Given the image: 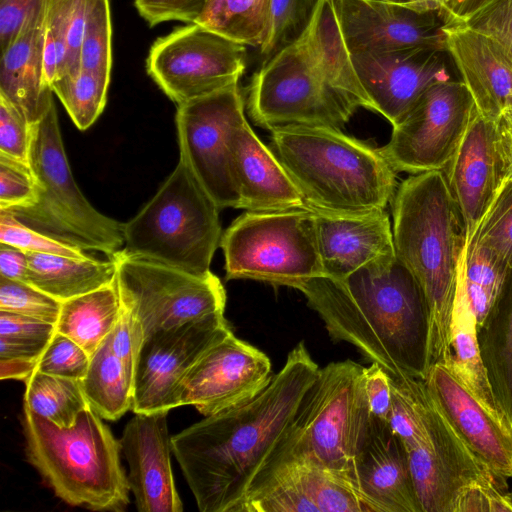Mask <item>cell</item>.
Listing matches in <instances>:
<instances>
[{
	"label": "cell",
	"instance_id": "obj_46",
	"mask_svg": "<svg viewBox=\"0 0 512 512\" xmlns=\"http://www.w3.org/2000/svg\"><path fill=\"white\" fill-rule=\"evenodd\" d=\"M32 125L25 115L0 96V155L29 164Z\"/></svg>",
	"mask_w": 512,
	"mask_h": 512
},
{
	"label": "cell",
	"instance_id": "obj_22",
	"mask_svg": "<svg viewBox=\"0 0 512 512\" xmlns=\"http://www.w3.org/2000/svg\"><path fill=\"white\" fill-rule=\"evenodd\" d=\"M424 383L462 441L497 480L506 484L512 478V430L496 419L444 364L432 365Z\"/></svg>",
	"mask_w": 512,
	"mask_h": 512
},
{
	"label": "cell",
	"instance_id": "obj_20",
	"mask_svg": "<svg viewBox=\"0 0 512 512\" xmlns=\"http://www.w3.org/2000/svg\"><path fill=\"white\" fill-rule=\"evenodd\" d=\"M239 512H372L342 477L303 461L272 470L248 494Z\"/></svg>",
	"mask_w": 512,
	"mask_h": 512
},
{
	"label": "cell",
	"instance_id": "obj_31",
	"mask_svg": "<svg viewBox=\"0 0 512 512\" xmlns=\"http://www.w3.org/2000/svg\"><path fill=\"white\" fill-rule=\"evenodd\" d=\"M477 337L494 396L512 428V269L497 300L477 325Z\"/></svg>",
	"mask_w": 512,
	"mask_h": 512
},
{
	"label": "cell",
	"instance_id": "obj_13",
	"mask_svg": "<svg viewBox=\"0 0 512 512\" xmlns=\"http://www.w3.org/2000/svg\"><path fill=\"white\" fill-rule=\"evenodd\" d=\"M461 80L430 86L379 148L396 172L443 171L477 113Z\"/></svg>",
	"mask_w": 512,
	"mask_h": 512
},
{
	"label": "cell",
	"instance_id": "obj_5",
	"mask_svg": "<svg viewBox=\"0 0 512 512\" xmlns=\"http://www.w3.org/2000/svg\"><path fill=\"white\" fill-rule=\"evenodd\" d=\"M271 149L306 206L330 215L385 210L397 190V172L374 148L341 131L316 125L271 130Z\"/></svg>",
	"mask_w": 512,
	"mask_h": 512
},
{
	"label": "cell",
	"instance_id": "obj_25",
	"mask_svg": "<svg viewBox=\"0 0 512 512\" xmlns=\"http://www.w3.org/2000/svg\"><path fill=\"white\" fill-rule=\"evenodd\" d=\"M445 47L478 113L496 121L512 108V53L463 23L443 26Z\"/></svg>",
	"mask_w": 512,
	"mask_h": 512
},
{
	"label": "cell",
	"instance_id": "obj_57",
	"mask_svg": "<svg viewBox=\"0 0 512 512\" xmlns=\"http://www.w3.org/2000/svg\"><path fill=\"white\" fill-rule=\"evenodd\" d=\"M507 499L510 502V504L512 505V490L507 492Z\"/></svg>",
	"mask_w": 512,
	"mask_h": 512
},
{
	"label": "cell",
	"instance_id": "obj_11",
	"mask_svg": "<svg viewBox=\"0 0 512 512\" xmlns=\"http://www.w3.org/2000/svg\"><path fill=\"white\" fill-rule=\"evenodd\" d=\"M113 258L121 307L139 327L143 340L164 329L224 314L226 292L211 271L197 275L119 252Z\"/></svg>",
	"mask_w": 512,
	"mask_h": 512
},
{
	"label": "cell",
	"instance_id": "obj_27",
	"mask_svg": "<svg viewBox=\"0 0 512 512\" xmlns=\"http://www.w3.org/2000/svg\"><path fill=\"white\" fill-rule=\"evenodd\" d=\"M231 150L240 194L239 209L274 211L307 207L275 153L257 137L247 119L234 128Z\"/></svg>",
	"mask_w": 512,
	"mask_h": 512
},
{
	"label": "cell",
	"instance_id": "obj_6",
	"mask_svg": "<svg viewBox=\"0 0 512 512\" xmlns=\"http://www.w3.org/2000/svg\"><path fill=\"white\" fill-rule=\"evenodd\" d=\"M23 429L29 462L60 499L95 511L126 509L130 485L120 442L91 406L69 428L24 408Z\"/></svg>",
	"mask_w": 512,
	"mask_h": 512
},
{
	"label": "cell",
	"instance_id": "obj_49",
	"mask_svg": "<svg viewBox=\"0 0 512 512\" xmlns=\"http://www.w3.org/2000/svg\"><path fill=\"white\" fill-rule=\"evenodd\" d=\"M505 486L497 482H475L458 497L453 512H512Z\"/></svg>",
	"mask_w": 512,
	"mask_h": 512
},
{
	"label": "cell",
	"instance_id": "obj_26",
	"mask_svg": "<svg viewBox=\"0 0 512 512\" xmlns=\"http://www.w3.org/2000/svg\"><path fill=\"white\" fill-rule=\"evenodd\" d=\"M315 224L328 277L343 280L367 264L395 255L392 222L385 210L354 216L315 212Z\"/></svg>",
	"mask_w": 512,
	"mask_h": 512
},
{
	"label": "cell",
	"instance_id": "obj_15",
	"mask_svg": "<svg viewBox=\"0 0 512 512\" xmlns=\"http://www.w3.org/2000/svg\"><path fill=\"white\" fill-rule=\"evenodd\" d=\"M224 314L164 329L141 344L134 376V413L179 407L181 384L202 354L230 331Z\"/></svg>",
	"mask_w": 512,
	"mask_h": 512
},
{
	"label": "cell",
	"instance_id": "obj_29",
	"mask_svg": "<svg viewBox=\"0 0 512 512\" xmlns=\"http://www.w3.org/2000/svg\"><path fill=\"white\" fill-rule=\"evenodd\" d=\"M444 365L496 419L512 430L485 371L478 344L476 315L458 283L450 326L449 355Z\"/></svg>",
	"mask_w": 512,
	"mask_h": 512
},
{
	"label": "cell",
	"instance_id": "obj_39",
	"mask_svg": "<svg viewBox=\"0 0 512 512\" xmlns=\"http://www.w3.org/2000/svg\"><path fill=\"white\" fill-rule=\"evenodd\" d=\"M466 242L487 248L512 269V177L508 178Z\"/></svg>",
	"mask_w": 512,
	"mask_h": 512
},
{
	"label": "cell",
	"instance_id": "obj_54",
	"mask_svg": "<svg viewBox=\"0 0 512 512\" xmlns=\"http://www.w3.org/2000/svg\"><path fill=\"white\" fill-rule=\"evenodd\" d=\"M484 0H448L445 7L438 13L444 25L462 22Z\"/></svg>",
	"mask_w": 512,
	"mask_h": 512
},
{
	"label": "cell",
	"instance_id": "obj_44",
	"mask_svg": "<svg viewBox=\"0 0 512 512\" xmlns=\"http://www.w3.org/2000/svg\"><path fill=\"white\" fill-rule=\"evenodd\" d=\"M38 196V184L30 165L0 155V209L32 207Z\"/></svg>",
	"mask_w": 512,
	"mask_h": 512
},
{
	"label": "cell",
	"instance_id": "obj_30",
	"mask_svg": "<svg viewBox=\"0 0 512 512\" xmlns=\"http://www.w3.org/2000/svg\"><path fill=\"white\" fill-rule=\"evenodd\" d=\"M26 283L63 302L116 282L114 258L98 260L54 254L27 253Z\"/></svg>",
	"mask_w": 512,
	"mask_h": 512
},
{
	"label": "cell",
	"instance_id": "obj_40",
	"mask_svg": "<svg viewBox=\"0 0 512 512\" xmlns=\"http://www.w3.org/2000/svg\"><path fill=\"white\" fill-rule=\"evenodd\" d=\"M80 67L111 76L112 22L109 0H88Z\"/></svg>",
	"mask_w": 512,
	"mask_h": 512
},
{
	"label": "cell",
	"instance_id": "obj_36",
	"mask_svg": "<svg viewBox=\"0 0 512 512\" xmlns=\"http://www.w3.org/2000/svg\"><path fill=\"white\" fill-rule=\"evenodd\" d=\"M89 402L81 381L36 370L26 382L24 408L61 428L73 426Z\"/></svg>",
	"mask_w": 512,
	"mask_h": 512
},
{
	"label": "cell",
	"instance_id": "obj_16",
	"mask_svg": "<svg viewBox=\"0 0 512 512\" xmlns=\"http://www.w3.org/2000/svg\"><path fill=\"white\" fill-rule=\"evenodd\" d=\"M425 419V438L406 449L422 512H453L462 491L475 482H497L506 487L462 441L428 390Z\"/></svg>",
	"mask_w": 512,
	"mask_h": 512
},
{
	"label": "cell",
	"instance_id": "obj_32",
	"mask_svg": "<svg viewBox=\"0 0 512 512\" xmlns=\"http://www.w3.org/2000/svg\"><path fill=\"white\" fill-rule=\"evenodd\" d=\"M121 315L116 282L62 302L56 331L90 356L113 331Z\"/></svg>",
	"mask_w": 512,
	"mask_h": 512
},
{
	"label": "cell",
	"instance_id": "obj_3",
	"mask_svg": "<svg viewBox=\"0 0 512 512\" xmlns=\"http://www.w3.org/2000/svg\"><path fill=\"white\" fill-rule=\"evenodd\" d=\"M257 126L342 128L358 108L372 111L337 19L333 0H318L303 33L264 61L247 87Z\"/></svg>",
	"mask_w": 512,
	"mask_h": 512
},
{
	"label": "cell",
	"instance_id": "obj_47",
	"mask_svg": "<svg viewBox=\"0 0 512 512\" xmlns=\"http://www.w3.org/2000/svg\"><path fill=\"white\" fill-rule=\"evenodd\" d=\"M460 23L491 36L512 53V0H484Z\"/></svg>",
	"mask_w": 512,
	"mask_h": 512
},
{
	"label": "cell",
	"instance_id": "obj_50",
	"mask_svg": "<svg viewBox=\"0 0 512 512\" xmlns=\"http://www.w3.org/2000/svg\"><path fill=\"white\" fill-rule=\"evenodd\" d=\"M49 0H0V50L17 37L26 21L46 11Z\"/></svg>",
	"mask_w": 512,
	"mask_h": 512
},
{
	"label": "cell",
	"instance_id": "obj_21",
	"mask_svg": "<svg viewBox=\"0 0 512 512\" xmlns=\"http://www.w3.org/2000/svg\"><path fill=\"white\" fill-rule=\"evenodd\" d=\"M443 172L460 211L467 241L510 178L495 122L477 112Z\"/></svg>",
	"mask_w": 512,
	"mask_h": 512
},
{
	"label": "cell",
	"instance_id": "obj_14",
	"mask_svg": "<svg viewBox=\"0 0 512 512\" xmlns=\"http://www.w3.org/2000/svg\"><path fill=\"white\" fill-rule=\"evenodd\" d=\"M246 46L197 23L158 38L146 60L148 75L177 105L238 83Z\"/></svg>",
	"mask_w": 512,
	"mask_h": 512
},
{
	"label": "cell",
	"instance_id": "obj_45",
	"mask_svg": "<svg viewBox=\"0 0 512 512\" xmlns=\"http://www.w3.org/2000/svg\"><path fill=\"white\" fill-rule=\"evenodd\" d=\"M90 358L91 356L79 344L56 331L36 370L81 381L88 370Z\"/></svg>",
	"mask_w": 512,
	"mask_h": 512
},
{
	"label": "cell",
	"instance_id": "obj_48",
	"mask_svg": "<svg viewBox=\"0 0 512 512\" xmlns=\"http://www.w3.org/2000/svg\"><path fill=\"white\" fill-rule=\"evenodd\" d=\"M208 0H134L139 15L150 27L166 21L196 23Z\"/></svg>",
	"mask_w": 512,
	"mask_h": 512
},
{
	"label": "cell",
	"instance_id": "obj_51",
	"mask_svg": "<svg viewBox=\"0 0 512 512\" xmlns=\"http://www.w3.org/2000/svg\"><path fill=\"white\" fill-rule=\"evenodd\" d=\"M391 377L378 363L363 368L364 390L372 415L387 420L391 407Z\"/></svg>",
	"mask_w": 512,
	"mask_h": 512
},
{
	"label": "cell",
	"instance_id": "obj_8",
	"mask_svg": "<svg viewBox=\"0 0 512 512\" xmlns=\"http://www.w3.org/2000/svg\"><path fill=\"white\" fill-rule=\"evenodd\" d=\"M220 207L179 162L155 195L123 223L120 254L204 275L222 237Z\"/></svg>",
	"mask_w": 512,
	"mask_h": 512
},
{
	"label": "cell",
	"instance_id": "obj_19",
	"mask_svg": "<svg viewBox=\"0 0 512 512\" xmlns=\"http://www.w3.org/2000/svg\"><path fill=\"white\" fill-rule=\"evenodd\" d=\"M333 2L350 53L416 46L446 48L444 24L436 12H417L400 0Z\"/></svg>",
	"mask_w": 512,
	"mask_h": 512
},
{
	"label": "cell",
	"instance_id": "obj_17",
	"mask_svg": "<svg viewBox=\"0 0 512 512\" xmlns=\"http://www.w3.org/2000/svg\"><path fill=\"white\" fill-rule=\"evenodd\" d=\"M446 48L416 46L351 53L372 111L394 126L433 84L451 80Z\"/></svg>",
	"mask_w": 512,
	"mask_h": 512
},
{
	"label": "cell",
	"instance_id": "obj_33",
	"mask_svg": "<svg viewBox=\"0 0 512 512\" xmlns=\"http://www.w3.org/2000/svg\"><path fill=\"white\" fill-rule=\"evenodd\" d=\"M81 385L91 408L106 420L132 408L134 372L114 352L110 334L91 355Z\"/></svg>",
	"mask_w": 512,
	"mask_h": 512
},
{
	"label": "cell",
	"instance_id": "obj_4",
	"mask_svg": "<svg viewBox=\"0 0 512 512\" xmlns=\"http://www.w3.org/2000/svg\"><path fill=\"white\" fill-rule=\"evenodd\" d=\"M395 254L412 274L429 311V368L445 364L460 258L463 220L443 171L411 174L392 199Z\"/></svg>",
	"mask_w": 512,
	"mask_h": 512
},
{
	"label": "cell",
	"instance_id": "obj_58",
	"mask_svg": "<svg viewBox=\"0 0 512 512\" xmlns=\"http://www.w3.org/2000/svg\"><path fill=\"white\" fill-rule=\"evenodd\" d=\"M386 1H397V0H386Z\"/></svg>",
	"mask_w": 512,
	"mask_h": 512
},
{
	"label": "cell",
	"instance_id": "obj_53",
	"mask_svg": "<svg viewBox=\"0 0 512 512\" xmlns=\"http://www.w3.org/2000/svg\"><path fill=\"white\" fill-rule=\"evenodd\" d=\"M28 254L16 247L0 243V276L26 282Z\"/></svg>",
	"mask_w": 512,
	"mask_h": 512
},
{
	"label": "cell",
	"instance_id": "obj_43",
	"mask_svg": "<svg viewBox=\"0 0 512 512\" xmlns=\"http://www.w3.org/2000/svg\"><path fill=\"white\" fill-rule=\"evenodd\" d=\"M62 302L21 281L0 276V310L52 324L57 323Z\"/></svg>",
	"mask_w": 512,
	"mask_h": 512
},
{
	"label": "cell",
	"instance_id": "obj_55",
	"mask_svg": "<svg viewBox=\"0 0 512 512\" xmlns=\"http://www.w3.org/2000/svg\"><path fill=\"white\" fill-rule=\"evenodd\" d=\"M503 154L512 177V108L504 111L495 121Z\"/></svg>",
	"mask_w": 512,
	"mask_h": 512
},
{
	"label": "cell",
	"instance_id": "obj_38",
	"mask_svg": "<svg viewBox=\"0 0 512 512\" xmlns=\"http://www.w3.org/2000/svg\"><path fill=\"white\" fill-rule=\"evenodd\" d=\"M55 333V324L0 310V360L38 365Z\"/></svg>",
	"mask_w": 512,
	"mask_h": 512
},
{
	"label": "cell",
	"instance_id": "obj_9",
	"mask_svg": "<svg viewBox=\"0 0 512 512\" xmlns=\"http://www.w3.org/2000/svg\"><path fill=\"white\" fill-rule=\"evenodd\" d=\"M29 164L38 184V201L29 208L8 211L49 236L113 258L124 246L123 223L96 210L77 186L54 99L32 125Z\"/></svg>",
	"mask_w": 512,
	"mask_h": 512
},
{
	"label": "cell",
	"instance_id": "obj_12",
	"mask_svg": "<svg viewBox=\"0 0 512 512\" xmlns=\"http://www.w3.org/2000/svg\"><path fill=\"white\" fill-rule=\"evenodd\" d=\"M238 83L177 105L180 160L222 208H240L231 136L246 119Z\"/></svg>",
	"mask_w": 512,
	"mask_h": 512
},
{
	"label": "cell",
	"instance_id": "obj_23",
	"mask_svg": "<svg viewBox=\"0 0 512 512\" xmlns=\"http://www.w3.org/2000/svg\"><path fill=\"white\" fill-rule=\"evenodd\" d=\"M351 484L372 512H422L405 445L387 420L372 414L354 458Z\"/></svg>",
	"mask_w": 512,
	"mask_h": 512
},
{
	"label": "cell",
	"instance_id": "obj_42",
	"mask_svg": "<svg viewBox=\"0 0 512 512\" xmlns=\"http://www.w3.org/2000/svg\"><path fill=\"white\" fill-rule=\"evenodd\" d=\"M0 243L26 253H44L84 259L83 249L38 231L19 220L12 212L0 209Z\"/></svg>",
	"mask_w": 512,
	"mask_h": 512
},
{
	"label": "cell",
	"instance_id": "obj_35",
	"mask_svg": "<svg viewBox=\"0 0 512 512\" xmlns=\"http://www.w3.org/2000/svg\"><path fill=\"white\" fill-rule=\"evenodd\" d=\"M511 269L487 248L465 242L457 283L463 288L479 325L497 300Z\"/></svg>",
	"mask_w": 512,
	"mask_h": 512
},
{
	"label": "cell",
	"instance_id": "obj_2",
	"mask_svg": "<svg viewBox=\"0 0 512 512\" xmlns=\"http://www.w3.org/2000/svg\"><path fill=\"white\" fill-rule=\"evenodd\" d=\"M299 290L332 339L355 346L391 377L425 379L429 311L421 288L396 254L343 280L316 276Z\"/></svg>",
	"mask_w": 512,
	"mask_h": 512
},
{
	"label": "cell",
	"instance_id": "obj_41",
	"mask_svg": "<svg viewBox=\"0 0 512 512\" xmlns=\"http://www.w3.org/2000/svg\"><path fill=\"white\" fill-rule=\"evenodd\" d=\"M318 0H271L269 24L259 47L263 62L293 43L308 26Z\"/></svg>",
	"mask_w": 512,
	"mask_h": 512
},
{
	"label": "cell",
	"instance_id": "obj_24",
	"mask_svg": "<svg viewBox=\"0 0 512 512\" xmlns=\"http://www.w3.org/2000/svg\"><path fill=\"white\" fill-rule=\"evenodd\" d=\"M167 414L135 413L119 440L129 464L130 490L140 512L183 511L171 468Z\"/></svg>",
	"mask_w": 512,
	"mask_h": 512
},
{
	"label": "cell",
	"instance_id": "obj_37",
	"mask_svg": "<svg viewBox=\"0 0 512 512\" xmlns=\"http://www.w3.org/2000/svg\"><path fill=\"white\" fill-rule=\"evenodd\" d=\"M111 76L80 69L65 74L51 84V89L80 130L89 128L103 112Z\"/></svg>",
	"mask_w": 512,
	"mask_h": 512
},
{
	"label": "cell",
	"instance_id": "obj_52",
	"mask_svg": "<svg viewBox=\"0 0 512 512\" xmlns=\"http://www.w3.org/2000/svg\"><path fill=\"white\" fill-rule=\"evenodd\" d=\"M87 3L88 0L74 1L67 34L66 68L63 75H73L81 69L80 51L86 22Z\"/></svg>",
	"mask_w": 512,
	"mask_h": 512
},
{
	"label": "cell",
	"instance_id": "obj_18",
	"mask_svg": "<svg viewBox=\"0 0 512 512\" xmlns=\"http://www.w3.org/2000/svg\"><path fill=\"white\" fill-rule=\"evenodd\" d=\"M271 362L230 330L197 360L179 390V406L208 416L247 401L271 380Z\"/></svg>",
	"mask_w": 512,
	"mask_h": 512
},
{
	"label": "cell",
	"instance_id": "obj_34",
	"mask_svg": "<svg viewBox=\"0 0 512 512\" xmlns=\"http://www.w3.org/2000/svg\"><path fill=\"white\" fill-rule=\"evenodd\" d=\"M271 0H208L196 23L245 46L266 37Z\"/></svg>",
	"mask_w": 512,
	"mask_h": 512
},
{
	"label": "cell",
	"instance_id": "obj_1",
	"mask_svg": "<svg viewBox=\"0 0 512 512\" xmlns=\"http://www.w3.org/2000/svg\"><path fill=\"white\" fill-rule=\"evenodd\" d=\"M319 369L300 342L253 398L171 437L172 453L201 512H239L254 480L287 437Z\"/></svg>",
	"mask_w": 512,
	"mask_h": 512
},
{
	"label": "cell",
	"instance_id": "obj_28",
	"mask_svg": "<svg viewBox=\"0 0 512 512\" xmlns=\"http://www.w3.org/2000/svg\"><path fill=\"white\" fill-rule=\"evenodd\" d=\"M46 11L28 19L14 41L1 52L0 96L18 108L31 125L54 99L52 89L44 81Z\"/></svg>",
	"mask_w": 512,
	"mask_h": 512
},
{
	"label": "cell",
	"instance_id": "obj_56",
	"mask_svg": "<svg viewBox=\"0 0 512 512\" xmlns=\"http://www.w3.org/2000/svg\"><path fill=\"white\" fill-rule=\"evenodd\" d=\"M448 0H404V3L411 9L426 13H439L445 7Z\"/></svg>",
	"mask_w": 512,
	"mask_h": 512
},
{
	"label": "cell",
	"instance_id": "obj_7",
	"mask_svg": "<svg viewBox=\"0 0 512 512\" xmlns=\"http://www.w3.org/2000/svg\"><path fill=\"white\" fill-rule=\"evenodd\" d=\"M363 368L345 360L319 369L287 437L251 488L277 466L293 460L324 468L351 484L354 458L371 417Z\"/></svg>",
	"mask_w": 512,
	"mask_h": 512
},
{
	"label": "cell",
	"instance_id": "obj_10",
	"mask_svg": "<svg viewBox=\"0 0 512 512\" xmlns=\"http://www.w3.org/2000/svg\"><path fill=\"white\" fill-rule=\"evenodd\" d=\"M226 279L298 289L324 275L315 212L309 208L245 211L222 233Z\"/></svg>",
	"mask_w": 512,
	"mask_h": 512
}]
</instances>
